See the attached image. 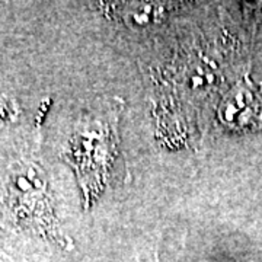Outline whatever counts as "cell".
I'll return each mask as SVG.
<instances>
[{"mask_svg": "<svg viewBox=\"0 0 262 262\" xmlns=\"http://www.w3.org/2000/svg\"><path fill=\"white\" fill-rule=\"evenodd\" d=\"M120 98H103L82 115L76 127L70 147L72 163L76 168L89 206L111 184L122 179L125 166L120 150L118 122L122 113Z\"/></svg>", "mask_w": 262, "mask_h": 262, "instance_id": "1", "label": "cell"}]
</instances>
